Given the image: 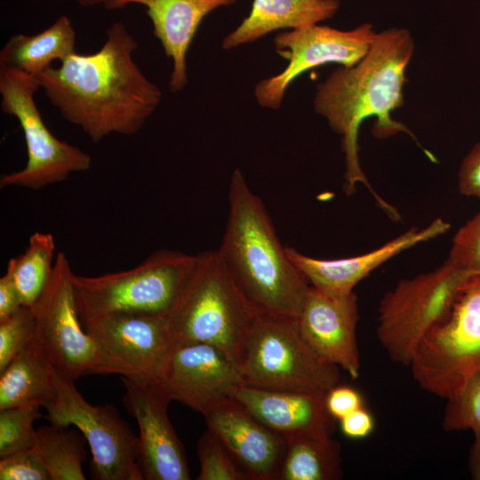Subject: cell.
Instances as JSON below:
<instances>
[{
    "mask_svg": "<svg viewBox=\"0 0 480 480\" xmlns=\"http://www.w3.org/2000/svg\"><path fill=\"white\" fill-rule=\"evenodd\" d=\"M106 36L99 51L75 52L36 76L62 117L94 143L113 133L139 132L163 97L134 61L139 44L127 28L114 22Z\"/></svg>",
    "mask_w": 480,
    "mask_h": 480,
    "instance_id": "6da1fadb",
    "label": "cell"
},
{
    "mask_svg": "<svg viewBox=\"0 0 480 480\" xmlns=\"http://www.w3.org/2000/svg\"><path fill=\"white\" fill-rule=\"evenodd\" d=\"M413 52L414 41L408 29L389 28L378 32L363 59L354 66H341L317 84L313 100L315 111L342 137L345 191L352 194L357 183H364L389 216L396 209L377 195L362 171L358 132L365 119L374 117L372 132L376 138L405 132L419 144L413 133L391 115L404 104L406 69Z\"/></svg>",
    "mask_w": 480,
    "mask_h": 480,
    "instance_id": "7a4b0ae2",
    "label": "cell"
},
{
    "mask_svg": "<svg viewBox=\"0 0 480 480\" xmlns=\"http://www.w3.org/2000/svg\"><path fill=\"white\" fill-rule=\"evenodd\" d=\"M228 203L217 251L228 271L257 313L297 317L310 284L288 257L260 198L239 169L231 175Z\"/></svg>",
    "mask_w": 480,
    "mask_h": 480,
    "instance_id": "3957f363",
    "label": "cell"
},
{
    "mask_svg": "<svg viewBox=\"0 0 480 480\" xmlns=\"http://www.w3.org/2000/svg\"><path fill=\"white\" fill-rule=\"evenodd\" d=\"M196 267L167 315L175 340L214 345L237 362L257 314L217 251L197 254Z\"/></svg>",
    "mask_w": 480,
    "mask_h": 480,
    "instance_id": "277c9868",
    "label": "cell"
},
{
    "mask_svg": "<svg viewBox=\"0 0 480 480\" xmlns=\"http://www.w3.org/2000/svg\"><path fill=\"white\" fill-rule=\"evenodd\" d=\"M237 364L244 385L267 389L326 395L340 380V369L305 341L296 317L257 313Z\"/></svg>",
    "mask_w": 480,
    "mask_h": 480,
    "instance_id": "5b68a950",
    "label": "cell"
},
{
    "mask_svg": "<svg viewBox=\"0 0 480 480\" xmlns=\"http://www.w3.org/2000/svg\"><path fill=\"white\" fill-rule=\"evenodd\" d=\"M197 259V254L162 249L127 270L96 276L75 274V300L82 324L93 317L120 311L167 316Z\"/></svg>",
    "mask_w": 480,
    "mask_h": 480,
    "instance_id": "8992f818",
    "label": "cell"
},
{
    "mask_svg": "<svg viewBox=\"0 0 480 480\" xmlns=\"http://www.w3.org/2000/svg\"><path fill=\"white\" fill-rule=\"evenodd\" d=\"M472 275L447 259L437 268L403 279L378 308V340L389 358L409 366L424 337L450 315Z\"/></svg>",
    "mask_w": 480,
    "mask_h": 480,
    "instance_id": "52a82bcc",
    "label": "cell"
},
{
    "mask_svg": "<svg viewBox=\"0 0 480 480\" xmlns=\"http://www.w3.org/2000/svg\"><path fill=\"white\" fill-rule=\"evenodd\" d=\"M40 88L36 76L0 66L1 110L18 120L28 155L21 170L2 175L1 188L19 187L39 190L66 180L74 172L91 168L89 154L57 139L44 123L35 102V94Z\"/></svg>",
    "mask_w": 480,
    "mask_h": 480,
    "instance_id": "ba28073f",
    "label": "cell"
},
{
    "mask_svg": "<svg viewBox=\"0 0 480 480\" xmlns=\"http://www.w3.org/2000/svg\"><path fill=\"white\" fill-rule=\"evenodd\" d=\"M409 367L421 388L445 399L480 372V275L468 279L450 315L424 337Z\"/></svg>",
    "mask_w": 480,
    "mask_h": 480,
    "instance_id": "9c48e42d",
    "label": "cell"
},
{
    "mask_svg": "<svg viewBox=\"0 0 480 480\" xmlns=\"http://www.w3.org/2000/svg\"><path fill=\"white\" fill-rule=\"evenodd\" d=\"M54 369V368H53ZM54 394L44 407L46 420L59 427H76L92 453L91 471L97 480H143L138 465V437L110 405H92L75 380L54 369Z\"/></svg>",
    "mask_w": 480,
    "mask_h": 480,
    "instance_id": "30bf717a",
    "label": "cell"
},
{
    "mask_svg": "<svg viewBox=\"0 0 480 480\" xmlns=\"http://www.w3.org/2000/svg\"><path fill=\"white\" fill-rule=\"evenodd\" d=\"M74 275L68 256L58 252L51 279L32 306V342L57 372L76 380L84 375L96 374L99 355L78 315Z\"/></svg>",
    "mask_w": 480,
    "mask_h": 480,
    "instance_id": "8fae6325",
    "label": "cell"
},
{
    "mask_svg": "<svg viewBox=\"0 0 480 480\" xmlns=\"http://www.w3.org/2000/svg\"><path fill=\"white\" fill-rule=\"evenodd\" d=\"M83 326L98 349L96 374L156 381L175 341L166 315L120 311L89 319Z\"/></svg>",
    "mask_w": 480,
    "mask_h": 480,
    "instance_id": "7c38bea8",
    "label": "cell"
},
{
    "mask_svg": "<svg viewBox=\"0 0 480 480\" xmlns=\"http://www.w3.org/2000/svg\"><path fill=\"white\" fill-rule=\"evenodd\" d=\"M377 33L372 24L363 23L349 30L316 24L276 34L275 49L288 64L279 74L257 83V102L266 108L279 109L286 90L300 76L329 63L354 66L368 52Z\"/></svg>",
    "mask_w": 480,
    "mask_h": 480,
    "instance_id": "4fadbf2b",
    "label": "cell"
},
{
    "mask_svg": "<svg viewBox=\"0 0 480 480\" xmlns=\"http://www.w3.org/2000/svg\"><path fill=\"white\" fill-rule=\"evenodd\" d=\"M159 387L171 398L204 414L234 397L244 385L237 362L218 347L175 340L157 374Z\"/></svg>",
    "mask_w": 480,
    "mask_h": 480,
    "instance_id": "5bb4252c",
    "label": "cell"
},
{
    "mask_svg": "<svg viewBox=\"0 0 480 480\" xmlns=\"http://www.w3.org/2000/svg\"><path fill=\"white\" fill-rule=\"evenodd\" d=\"M121 379L124 404L140 430L138 465L143 480L190 479L183 444L168 417L171 398L156 381Z\"/></svg>",
    "mask_w": 480,
    "mask_h": 480,
    "instance_id": "9a60e30c",
    "label": "cell"
},
{
    "mask_svg": "<svg viewBox=\"0 0 480 480\" xmlns=\"http://www.w3.org/2000/svg\"><path fill=\"white\" fill-rule=\"evenodd\" d=\"M359 320L355 292L331 295L310 285L300 315V332L310 348L325 363L347 372L355 380L360 372L356 340Z\"/></svg>",
    "mask_w": 480,
    "mask_h": 480,
    "instance_id": "2e32d148",
    "label": "cell"
},
{
    "mask_svg": "<svg viewBox=\"0 0 480 480\" xmlns=\"http://www.w3.org/2000/svg\"><path fill=\"white\" fill-rule=\"evenodd\" d=\"M207 429L253 480H276L286 438L254 417L235 397L225 399L204 414Z\"/></svg>",
    "mask_w": 480,
    "mask_h": 480,
    "instance_id": "e0dca14e",
    "label": "cell"
},
{
    "mask_svg": "<svg viewBox=\"0 0 480 480\" xmlns=\"http://www.w3.org/2000/svg\"><path fill=\"white\" fill-rule=\"evenodd\" d=\"M451 224L441 218L427 227L412 228L377 249L361 255L340 259H317L286 247L292 262L308 280L309 284L331 295H347L356 285L388 260L418 244L445 234Z\"/></svg>",
    "mask_w": 480,
    "mask_h": 480,
    "instance_id": "ac0fdd59",
    "label": "cell"
},
{
    "mask_svg": "<svg viewBox=\"0 0 480 480\" xmlns=\"http://www.w3.org/2000/svg\"><path fill=\"white\" fill-rule=\"evenodd\" d=\"M236 0H109L108 10L136 4L146 7L153 25V35L172 60L169 87L182 91L188 84L186 56L203 20L214 10L229 6Z\"/></svg>",
    "mask_w": 480,
    "mask_h": 480,
    "instance_id": "d6986e66",
    "label": "cell"
},
{
    "mask_svg": "<svg viewBox=\"0 0 480 480\" xmlns=\"http://www.w3.org/2000/svg\"><path fill=\"white\" fill-rule=\"evenodd\" d=\"M234 397L260 422L285 438L332 436L335 429L336 420L329 413L323 394L244 385Z\"/></svg>",
    "mask_w": 480,
    "mask_h": 480,
    "instance_id": "ffe728a7",
    "label": "cell"
},
{
    "mask_svg": "<svg viewBox=\"0 0 480 480\" xmlns=\"http://www.w3.org/2000/svg\"><path fill=\"white\" fill-rule=\"evenodd\" d=\"M340 0H253L249 14L222 41L225 50L253 43L279 29H295L332 19Z\"/></svg>",
    "mask_w": 480,
    "mask_h": 480,
    "instance_id": "44dd1931",
    "label": "cell"
},
{
    "mask_svg": "<svg viewBox=\"0 0 480 480\" xmlns=\"http://www.w3.org/2000/svg\"><path fill=\"white\" fill-rule=\"evenodd\" d=\"M54 388V369L31 340L0 372V410L45 407Z\"/></svg>",
    "mask_w": 480,
    "mask_h": 480,
    "instance_id": "7402d4cb",
    "label": "cell"
},
{
    "mask_svg": "<svg viewBox=\"0 0 480 480\" xmlns=\"http://www.w3.org/2000/svg\"><path fill=\"white\" fill-rule=\"evenodd\" d=\"M76 31L62 15L46 29L33 36H11L0 51V66L12 67L36 76L55 60L62 61L75 52Z\"/></svg>",
    "mask_w": 480,
    "mask_h": 480,
    "instance_id": "603a6c76",
    "label": "cell"
},
{
    "mask_svg": "<svg viewBox=\"0 0 480 480\" xmlns=\"http://www.w3.org/2000/svg\"><path fill=\"white\" fill-rule=\"evenodd\" d=\"M341 476L340 444L332 436L286 438L276 480H337Z\"/></svg>",
    "mask_w": 480,
    "mask_h": 480,
    "instance_id": "cb8c5ba5",
    "label": "cell"
},
{
    "mask_svg": "<svg viewBox=\"0 0 480 480\" xmlns=\"http://www.w3.org/2000/svg\"><path fill=\"white\" fill-rule=\"evenodd\" d=\"M86 439L80 431L51 424L36 429L32 447L52 480H84Z\"/></svg>",
    "mask_w": 480,
    "mask_h": 480,
    "instance_id": "d4e9b609",
    "label": "cell"
},
{
    "mask_svg": "<svg viewBox=\"0 0 480 480\" xmlns=\"http://www.w3.org/2000/svg\"><path fill=\"white\" fill-rule=\"evenodd\" d=\"M55 240L49 232H35L23 253L12 258L6 271L12 276L23 306L32 307L47 286L55 263Z\"/></svg>",
    "mask_w": 480,
    "mask_h": 480,
    "instance_id": "484cf974",
    "label": "cell"
},
{
    "mask_svg": "<svg viewBox=\"0 0 480 480\" xmlns=\"http://www.w3.org/2000/svg\"><path fill=\"white\" fill-rule=\"evenodd\" d=\"M442 426L446 431L472 430L468 471L473 480H480V372L471 375L447 398Z\"/></svg>",
    "mask_w": 480,
    "mask_h": 480,
    "instance_id": "4316f807",
    "label": "cell"
},
{
    "mask_svg": "<svg viewBox=\"0 0 480 480\" xmlns=\"http://www.w3.org/2000/svg\"><path fill=\"white\" fill-rule=\"evenodd\" d=\"M41 416L39 408L35 407L0 410V458L33 447L34 422Z\"/></svg>",
    "mask_w": 480,
    "mask_h": 480,
    "instance_id": "83f0119b",
    "label": "cell"
},
{
    "mask_svg": "<svg viewBox=\"0 0 480 480\" xmlns=\"http://www.w3.org/2000/svg\"><path fill=\"white\" fill-rule=\"evenodd\" d=\"M200 471L197 480H248V475L239 467L221 443L208 429L197 442Z\"/></svg>",
    "mask_w": 480,
    "mask_h": 480,
    "instance_id": "f1b7e54d",
    "label": "cell"
},
{
    "mask_svg": "<svg viewBox=\"0 0 480 480\" xmlns=\"http://www.w3.org/2000/svg\"><path fill=\"white\" fill-rule=\"evenodd\" d=\"M34 329L32 307L22 306L0 320V372L28 345Z\"/></svg>",
    "mask_w": 480,
    "mask_h": 480,
    "instance_id": "f546056e",
    "label": "cell"
},
{
    "mask_svg": "<svg viewBox=\"0 0 480 480\" xmlns=\"http://www.w3.org/2000/svg\"><path fill=\"white\" fill-rule=\"evenodd\" d=\"M448 259L472 276L480 275V212L456 232Z\"/></svg>",
    "mask_w": 480,
    "mask_h": 480,
    "instance_id": "4dcf8cb0",
    "label": "cell"
},
{
    "mask_svg": "<svg viewBox=\"0 0 480 480\" xmlns=\"http://www.w3.org/2000/svg\"><path fill=\"white\" fill-rule=\"evenodd\" d=\"M0 480H52L32 448L0 458Z\"/></svg>",
    "mask_w": 480,
    "mask_h": 480,
    "instance_id": "1f68e13d",
    "label": "cell"
},
{
    "mask_svg": "<svg viewBox=\"0 0 480 480\" xmlns=\"http://www.w3.org/2000/svg\"><path fill=\"white\" fill-rule=\"evenodd\" d=\"M325 404L329 413L339 420L364 405L358 390L339 384L326 393Z\"/></svg>",
    "mask_w": 480,
    "mask_h": 480,
    "instance_id": "d6a6232c",
    "label": "cell"
},
{
    "mask_svg": "<svg viewBox=\"0 0 480 480\" xmlns=\"http://www.w3.org/2000/svg\"><path fill=\"white\" fill-rule=\"evenodd\" d=\"M458 176L460 192L466 196L480 198V140L463 158Z\"/></svg>",
    "mask_w": 480,
    "mask_h": 480,
    "instance_id": "836d02e7",
    "label": "cell"
},
{
    "mask_svg": "<svg viewBox=\"0 0 480 480\" xmlns=\"http://www.w3.org/2000/svg\"><path fill=\"white\" fill-rule=\"evenodd\" d=\"M340 426L345 436L363 439L372 433L375 420L371 412L363 406L340 420Z\"/></svg>",
    "mask_w": 480,
    "mask_h": 480,
    "instance_id": "e575fe53",
    "label": "cell"
},
{
    "mask_svg": "<svg viewBox=\"0 0 480 480\" xmlns=\"http://www.w3.org/2000/svg\"><path fill=\"white\" fill-rule=\"evenodd\" d=\"M23 306L14 281L7 271L0 278V320Z\"/></svg>",
    "mask_w": 480,
    "mask_h": 480,
    "instance_id": "d590c367",
    "label": "cell"
},
{
    "mask_svg": "<svg viewBox=\"0 0 480 480\" xmlns=\"http://www.w3.org/2000/svg\"><path fill=\"white\" fill-rule=\"evenodd\" d=\"M78 4L84 7H92L96 5L103 4L106 6V4L109 2V0H76Z\"/></svg>",
    "mask_w": 480,
    "mask_h": 480,
    "instance_id": "8d00e7d4",
    "label": "cell"
}]
</instances>
